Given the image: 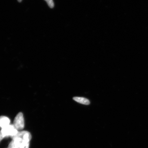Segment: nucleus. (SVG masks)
<instances>
[{
  "label": "nucleus",
  "instance_id": "obj_1",
  "mask_svg": "<svg viewBox=\"0 0 148 148\" xmlns=\"http://www.w3.org/2000/svg\"><path fill=\"white\" fill-rule=\"evenodd\" d=\"M18 132V130L13 125H10L1 129L0 131V134L3 138L10 136L12 138L17 135Z\"/></svg>",
  "mask_w": 148,
  "mask_h": 148
},
{
  "label": "nucleus",
  "instance_id": "obj_2",
  "mask_svg": "<svg viewBox=\"0 0 148 148\" xmlns=\"http://www.w3.org/2000/svg\"><path fill=\"white\" fill-rule=\"evenodd\" d=\"M23 138L25 148H29V141L31 139V135L30 133L27 131H22L18 132V134L16 136L12 138V139L16 138Z\"/></svg>",
  "mask_w": 148,
  "mask_h": 148
},
{
  "label": "nucleus",
  "instance_id": "obj_3",
  "mask_svg": "<svg viewBox=\"0 0 148 148\" xmlns=\"http://www.w3.org/2000/svg\"><path fill=\"white\" fill-rule=\"evenodd\" d=\"M18 130H22L25 127V120L22 112H19L15 118L13 125Z\"/></svg>",
  "mask_w": 148,
  "mask_h": 148
},
{
  "label": "nucleus",
  "instance_id": "obj_4",
  "mask_svg": "<svg viewBox=\"0 0 148 148\" xmlns=\"http://www.w3.org/2000/svg\"><path fill=\"white\" fill-rule=\"evenodd\" d=\"M10 120L5 116H0V127L1 129L10 125Z\"/></svg>",
  "mask_w": 148,
  "mask_h": 148
},
{
  "label": "nucleus",
  "instance_id": "obj_5",
  "mask_svg": "<svg viewBox=\"0 0 148 148\" xmlns=\"http://www.w3.org/2000/svg\"><path fill=\"white\" fill-rule=\"evenodd\" d=\"M14 142V148H25L23 139L21 138H16L13 139Z\"/></svg>",
  "mask_w": 148,
  "mask_h": 148
},
{
  "label": "nucleus",
  "instance_id": "obj_6",
  "mask_svg": "<svg viewBox=\"0 0 148 148\" xmlns=\"http://www.w3.org/2000/svg\"><path fill=\"white\" fill-rule=\"evenodd\" d=\"M73 99L77 102L83 105H88L90 103L88 99L84 97H75L73 98Z\"/></svg>",
  "mask_w": 148,
  "mask_h": 148
},
{
  "label": "nucleus",
  "instance_id": "obj_7",
  "mask_svg": "<svg viewBox=\"0 0 148 148\" xmlns=\"http://www.w3.org/2000/svg\"><path fill=\"white\" fill-rule=\"evenodd\" d=\"M48 5L51 8H52L54 6V3L53 0H45Z\"/></svg>",
  "mask_w": 148,
  "mask_h": 148
},
{
  "label": "nucleus",
  "instance_id": "obj_8",
  "mask_svg": "<svg viewBox=\"0 0 148 148\" xmlns=\"http://www.w3.org/2000/svg\"><path fill=\"white\" fill-rule=\"evenodd\" d=\"M14 144L13 140H12L9 144L8 148H14Z\"/></svg>",
  "mask_w": 148,
  "mask_h": 148
},
{
  "label": "nucleus",
  "instance_id": "obj_9",
  "mask_svg": "<svg viewBox=\"0 0 148 148\" xmlns=\"http://www.w3.org/2000/svg\"><path fill=\"white\" fill-rule=\"evenodd\" d=\"M18 2H21L22 1V0H18Z\"/></svg>",
  "mask_w": 148,
  "mask_h": 148
}]
</instances>
